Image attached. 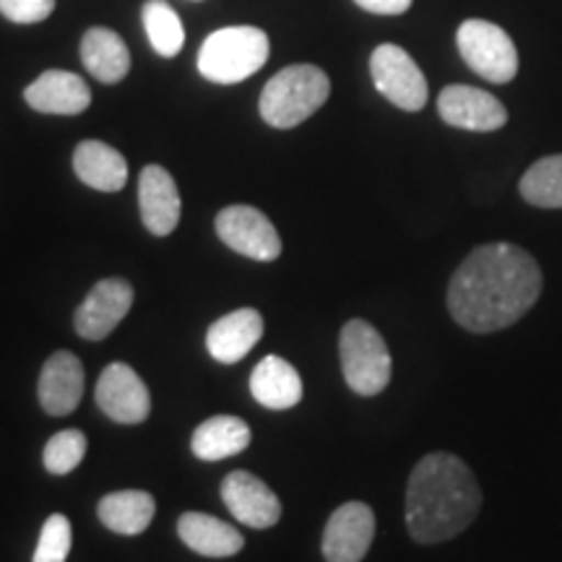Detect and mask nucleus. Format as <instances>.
Segmentation results:
<instances>
[{
  "mask_svg": "<svg viewBox=\"0 0 562 562\" xmlns=\"http://www.w3.org/2000/svg\"><path fill=\"white\" fill-rule=\"evenodd\" d=\"M375 539V513L368 503L339 505L323 529L321 552L326 562H362Z\"/></svg>",
  "mask_w": 562,
  "mask_h": 562,
  "instance_id": "9",
  "label": "nucleus"
},
{
  "mask_svg": "<svg viewBox=\"0 0 562 562\" xmlns=\"http://www.w3.org/2000/svg\"><path fill=\"white\" fill-rule=\"evenodd\" d=\"M58 0H0V16L13 24H42L55 13Z\"/></svg>",
  "mask_w": 562,
  "mask_h": 562,
  "instance_id": "28",
  "label": "nucleus"
},
{
  "mask_svg": "<svg viewBox=\"0 0 562 562\" xmlns=\"http://www.w3.org/2000/svg\"><path fill=\"white\" fill-rule=\"evenodd\" d=\"M542 269L529 250L510 243L480 245L448 284V311L472 334H495L513 326L537 305Z\"/></svg>",
  "mask_w": 562,
  "mask_h": 562,
  "instance_id": "1",
  "label": "nucleus"
},
{
  "mask_svg": "<svg viewBox=\"0 0 562 562\" xmlns=\"http://www.w3.org/2000/svg\"><path fill=\"white\" fill-rule=\"evenodd\" d=\"M355 3L375 16H402L412 9L414 0H355Z\"/></svg>",
  "mask_w": 562,
  "mask_h": 562,
  "instance_id": "29",
  "label": "nucleus"
},
{
  "mask_svg": "<svg viewBox=\"0 0 562 562\" xmlns=\"http://www.w3.org/2000/svg\"><path fill=\"white\" fill-rule=\"evenodd\" d=\"M133 305V286L125 279H102L91 286L87 300L74 315V328L81 339L102 341L121 326Z\"/></svg>",
  "mask_w": 562,
  "mask_h": 562,
  "instance_id": "11",
  "label": "nucleus"
},
{
  "mask_svg": "<svg viewBox=\"0 0 562 562\" xmlns=\"http://www.w3.org/2000/svg\"><path fill=\"white\" fill-rule=\"evenodd\" d=\"M74 544V531L70 521L63 513H53L42 526L37 550H34L32 562H66Z\"/></svg>",
  "mask_w": 562,
  "mask_h": 562,
  "instance_id": "27",
  "label": "nucleus"
},
{
  "mask_svg": "<svg viewBox=\"0 0 562 562\" xmlns=\"http://www.w3.org/2000/svg\"><path fill=\"white\" fill-rule=\"evenodd\" d=\"M263 328V315L252 307H240V311L222 315L220 321L211 323L206 331L209 355L222 364L240 362L261 341Z\"/></svg>",
  "mask_w": 562,
  "mask_h": 562,
  "instance_id": "17",
  "label": "nucleus"
},
{
  "mask_svg": "<svg viewBox=\"0 0 562 562\" xmlns=\"http://www.w3.org/2000/svg\"><path fill=\"white\" fill-rule=\"evenodd\" d=\"M83 456H87V435L81 430H63L47 440L42 461H45L47 472L63 476L74 472Z\"/></svg>",
  "mask_w": 562,
  "mask_h": 562,
  "instance_id": "26",
  "label": "nucleus"
},
{
  "mask_svg": "<svg viewBox=\"0 0 562 562\" xmlns=\"http://www.w3.org/2000/svg\"><path fill=\"white\" fill-rule=\"evenodd\" d=\"M138 209L144 227L154 237L172 235L175 227L180 224L182 199L178 191V182L165 167L149 165L144 167L138 180Z\"/></svg>",
  "mask_w": 562,
  "mask_h": 562,
  "instance_id": "14",
  "label": "nucleus"
},
{
  "mask_svg": "<svg viewBox=\"0 0 562 562\" xmlns=\"http://www.w3.org/2000/svg\"><path fill=\"white\" fill-rule=\"evenodd\" d=\"M271 53L269 34L258 26H222L201 42L199 74L211 83L232 87L266 66Z\"/></svg>",
  "mask_w": 562,
  "mask_h": 562,
  "instance_id": "4",
  "label": "nucleus"
},
{
  "mask_svg": "<svg viewBox=\"0 0 562 562\" xmlns=\"http://www.w3.org/2000/svg\"><path fill=\"white\" fill-rule=\"evenodd\" d=\"M24 100L42 115H81L91 104V89L79 74L53 68L24 89Z\"/></svg>",
  "mask_w": 562,
  "mask_h": 562,
  "instance_id": "15",
  "label": "nucleus"
},
{
  "mask_svg": "<svg viewBox=\"0 0 562 562\" xmlns=\"http://www.w3.org/2000/svg\"><path fill=\"white\" fill-rule=\"evenodd\" d=\"M438 112L451 128L472 133L501 131L508 123V110L497 97H492L484 89L467 87V83H451V87L442 89L438 97Z\"/></svg>",
  "mask_w": 562,
  "mask_h": 562,
  "instance_id": "12",
  "label": "nucleus"
},
{
  "mask_svg": "<svg viewBox=\"0 0 562 562\" xmlns=\"http://www.w3.org/2000/svg\"><path fill=\"white\" fill-rule=\"evenodd\" d=\"M331 97V79L326 70L311 63H294L271 76L261 91V117L277 131L297 128L313 117Z\"/></svg>",
  "mask_w": 562,
  "mask_h": 562,
  "instance_id": "3",
  "label": "nucleus"
},
{
  "mask_svg": "<svg viewBox=\"0 0 562 562\" xmlns=\"http://www.w3.org/2000/svg\"><path fill=\"white\" fill-rule=\"evenodd\" d=\"M524 201L539 209H562V154L533 161L518 182Z\"/></svg>",
  "mask_w": 562,
  "mask_h": 562,
  "instance_id": "25",
  "label": "nucleus"
},
{
  "mask_svg": "<svg viewBox=\"0 0 562 562\" xmlns=\"http://www.w3.org/2000/svg\"><path fill=\"white\" fill-rule=\"evenodd\" d=\"M94 398L97 406L117 425H140L151 412L149 389L125 362H112L102 370Z\"/></svg>",
  "mask_w": 562,
  "mask_h": 562,
  "instance_id": "10",
  "label": "nucleus"
},
{
  "mask_svg": "<svg viewBox=\"0 0 562 562\" xmlns=\"http://www.w3.org/2000/svg\"><path fill=\"white\" fill-rule=\"evenodd\" d=\"M81 63L100 83H121L131 74V50L117 32L91 26L81 37Z\"/></svg>",
  "mask_w": 562,
  "mask_h": 562,
  "instance_id": "19",
  "label": "nucleus"
},
{
  "mask_svg": "<svg viewBox=\"0 0 562 562\" xmlns=\"http://www.w3.org/2000/svg\"><path fill=\"white\" fill-rule=\"evenodd\" d=\"M222 501L232 516L250 529H271L281 518L279 495L250 472H232L224 476Z\"/></svg>",
  "mask_w": 562,
  "mask_h": 562,
  "instance_id": "13",
  "label": "nucleus"
},
{
  "mask_svg": "<svg viewBox=\"0 0 562 562\" xmlns=\"http://www.w3.org/2000/svg\"><path fill=\"white\" fill-rule=\"evenodd\" d=\"M216 235L220 240L252 261H277L281 256V237L269 216L256 206H227L216 214Z\"/></svg>",
  "mask_w": 562,
  "mask_h": 562,
  "instance_id": "8",
  "label": "nucleus"
},
{
  "mask_svg": "<svg viewBox=\"0 0 562 562\" xmlns=\"http://www.w3.org/2000/svg\"><path fill=\"white\" fill-rule=\"evenodd\" d=\"M370 76L385 100L404 112H419L430 97L427 79L417 60L393 42H385L372 50Z\"/></svg>",
  "mask_w": 562,
  "mask_h": 562,
  "instance_id": "7",
  "label": "nucleus"
},
{
  "mask_svg": "<svg viewBox=\"0 0 562 562\" xmlns=\"http://www.w3.org/2000/svg\"><path fill=\"white\" fill-rule=\"evenodd\" d=\"M339 357L344 381L357 396H378L391 381V351L375 326L351 318L341 328Z\"/></svg>",
  "mask_w": 562,
  "mask_h": 562,
  "instance_id": "5",
  "label": "nucleus"
},
{
  "mask_svg": "<svg viewBox=\"0 0 562 562\" xmlns=\"http://www.w3.org/2000/svg\"><path fill=\"white\" fill-rule=\"evenodd\" d=\"M178 533L188 550L203 558H232L245 547L243 533L222 518L188 510L178 521Z\"/></svg>",
  "mask_w": 562,
  "mask_h": 562,
  "instance_id": "20",
  "label": "nucleus"
},
{
  "mask_svg": "<svg viewBox=\"0 0 562 562\" xmlns=\"http://www.w3.org/2000/svg\"><path fill=\"white\" fill-rule=\"evenodd\" d=\"M144 32L149 37L151 50L161 58H175L186 47V26L167 0H146L140 9Z\"/></svg>",
  "mask_w": 562,
  "mask_h": 562,
  "instance_id": "24",
  "label": "nucleus"
},
{
  "mask_svg": "<svg viewBox=\"0 0 562 562\" xmlns=\"http://www.w3.org/2000/svg\"><path fill=\"white\" fill-rule=\"evenodd\" d=\"M157 501L144 490H121L104 495L97 505V516L110 531L123 533V537H136L144 533L154 521Z\"/></svg>",
  "mask_w": 562,
  "mask_h": 562,
  "instance_id": "22",
  "label": "nucleus"
},
{
  "mask_svg": "<svg viewBox=\"0 0 562 562\" xmlns=\"http://www.w3.org/2000/svg\"><path fill=\"white\" fill-rule=\"evenodd\" d=\"M482 508V490L472 469L453 453H427L406 484V529L417 544L456 539Z\"/></svg>",
  "mask_w": 562,
  "mask_h": 562,
  "instance_id": "2",
  "label": "nucleus"
},
{
  "mask_svg": "<svg viewBox=\"0 0 562 562\" xmlns=\"http://www.w3.org/2000/svg\"><path fill=\"white\" fill-rule=\"evenodd\" d=\"M37 396L42 409L53 417H66L81 404L83 396V364L74 351H55L47 357L40 372Z\"/></svg>",
  "mask_w": 562,
  "mask_h": 562,
  "instance_id": "16",
  "label": "nucleus"
},
{
  "mask_svg": "<svg viewBox=\"0 0 562 562\" xmlns=\"http://www.w3.org/2000/svg\"><path fill=\"white\" fill-rule=\"evenodd\" d=\"M74 172L83 186L100 193H117L128 182V161L104 140H81L74 151Z\"/></svg>",
  "mask_w": 562,
  "mask_h": 562,
  "instance_id": "18",
  "label": "nucleus"
},
{
  "mask_svg": "<svg viewBox=\"0 0 562 562\" xmlns=\"http://www.w3.org/2000/svg\"><path fill=\"white\" fill-rule=\"evenodd\" d=\"M250 446V427L240 417L220 414L195 427L191 448L201 461H222Z\"/></svg>",
  "mask_w": 562,
  "mask_h": 562,
  "instance_id": "23",
  "label": "nucleus"
},
{
  "mask_svg": "<svg viewBox=\"0 0 562 562\" xmlns=\"http://www.w3.org/2000/svg\"><path fill=\"white\" fill-rule=\"evenodd\" d=\"M463 63L490 83H510L518 74V50L503 26L484 19H467L456 32Z\"/></svg>",
  "mask_w": 562,
  "mask_h": 562,
  "instance_id": "6",
  "label": "nucleus"
},
{
  "mask_svg": "<svg viewBox=\"0 0 562 562\" xmlns=\"http://www.w3.org/2000/svg\"><path fill=\"white\" fill-rule=\"evenodd\" d=\"M250 393L266 409H292L302 398V378L290 362L281 360L277 355H269L252 370Z\"/></svg>",
  "mask_w": 562,
  "mask_h": 562,
  "instance_id": "21",
  "label": "nucleus"
}]
</instances>
